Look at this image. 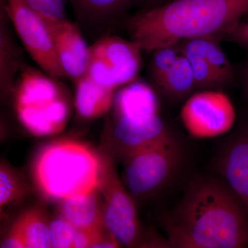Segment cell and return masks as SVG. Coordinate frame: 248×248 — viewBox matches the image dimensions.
<instances>
[{"instance_id":"1","label":"cell","mask_w":248,"mask_h":248,"mask_svg":"<svg viewBox=\"0 0 248 248\" xmlns=\"http://www.w3.org/2000/svg\"><path fill=\"white\" fill-rule=\"evenodd\" d=\"M171 248H248V211L219 176L195 177L161 217Z\"/></svg>"},{"instance_id":"2","label":"cell","mask_w":248,"mask_h":248,"mask_svg":"<svg viewBox=\"0 0 248 248\" xmlns=\"http://www.w3.org/2000/svg\"><path fill=\"white\" fill-rule=\"evenodd\" d=\"M248 12V0H174L130 18L131 40L153 52L181 41L213 36L222 40Z\"/></svg>"},{"instance_id":"3","label":"cell","mask_w":248,"mask_h":248,"mask_svg":"<svg viewBox=\"0 0 248 248\" xmlns=\"http://www.w3.org/2000/svg\"><path fill=\"white\" fill-rule=\"evenodd\" d=\"M104 166L89 146L62 140L39 153L34 163L33 177L46 198L63 201L99 190Z\"/></svg>"},{"instance_id":"4","label":"cell","mask_w":248,"mask_h":248,"mask_svg":"<svg viewBox=\"0 0 248 248\" xmlns=\"http://www.w3.org/2000/svg\"><path fill=\"white\" fill-rule=\"evenodd\" d=\"M184 154L180 141L170 132L124 156L125 180L131 195L141 198L166 187L180 169Z\"/></svg>"},{"instance_id":"5","label":"cell","mask_w":248,"mask_h":248,"mask_svg":"<svg viewBox=\"0 0 248 248\" xmlns=\"http://www.w3.org/2000/svg\"><path fill=\"white\" fill-rule=\"evenodd\" d=\"M141 50L133 40L104 36L89 47L85 76L106 87L118 89L136 79L141 68Z\"/></svg>"},{"instance_id":"6","label":"cell","mask_w":248,"mask_h":248,"mask_svg":"<svg viewBox=\"0 0 248 248\" xmlns=\"http://www.w3.org/2000/svg\"><path fill=\"white\" fill-rule=\"evenodd\" d=\"M1 8L28 53L44 73L56 79L66 77L42 16L22 0H1Z\"/></svg>"},{"instance_id":"7","label":"cell","mask_w":248,"mask_h":248,"mask_svg":"<svg viewBox=\"0 0 248 248\" xmlns=\"http://www.w3.org/2000/svg\"><path fill=\"white\" fill-rule=\"evenodd\" d=\"M99 189L104 196L103 213L108 231L124 246H140L143 234L136 205L110 165L104 164Z\"/></svg>"},{"instance_id":"8","label":"cell","mask_w":248,"mask_h":248,"mask_svg":"<svg viewBox=\"0 0 248 248\" xmlns=\"http://www.w3.org/2000/svg\"><path fill=\"white\" fill-rule=\"evenodd\" d=\"M183 124L195 138H213L224 135L234 125L236 113L225 93L207 90L192 94L181 112Z\"/></svg>"},{"instance_id":"9","label":"cell","mask_w":248,"mask_h":248,"mask_svg":"<svg viewBox=\"0 0 248 248\" xmlns=\"http://www.w3.org/2000/svg\"><path fill=\"white\" fill-rule=\"evenodd\" d=\"M54 79L56 78L24 65L14 92L17 114L42 115L64 107L68 102Z\"/></svg>"},{"instance_id":"10","label":"cell","mask_w":248,"mask_h":248,"mask_svg":"<svg viewBox=\"0 0 248 248\" xmlns=\"http://www.w3.org/2000/svg\"><path fill=\"white\" fill-rule=\"evenodd\" d=\"M213 168L248 211V124L225 140L213 159Z\"/></svg>"},{"instance_id":"11","label":"cell","mask_w":248,"mask_h":248,"mask_svg":"<svg viewBox=\"0 0 248 248\" xmlns=\"http://www.w3.org/2000/svg\"><path fill=\"white\" fill-rule=\"evenodd\" d=\"M40 15L48 28L65 74L76 82L86 75L90 46L86 45L78 26L67 18H53Z\"/></svg>"},{"instance_id":"12","label":"cell","mask_w":248,"mask_h":248,"mask_svg":"<svg viewBox=\"0 0 248 248\" xmlns=\"http://www.w3.org/2000/svg\"><path fill=\"white\" fill-rule=\"evenodd\" d=\"M113 104L117 118L140 121L158 115L159 103L154 91L136 79L122 86L115 94Z\"/></svg>"},{"instance_id":"13","label":"cell","mask_w":248,"mask_h":248,"mask_svg":"<svg viewBox=\"0 0 248 248\" xmlns=\"http://www.w3.org/2000/svg\"><path fill=\"white\" fill-rule=\"evenodd\" d=\"M170 133L159 115L144 120L116 118L113 136L124 156L135 150L157 141Z\"/></svg>"},{"instance_id":"14","label":"cell","mask_w":248,"mask_h":248,"mask_svg":"<svg viewBox=\"0 0 248 248\" xmlns=\"http://www.w3.org/2000/svg\"><path fill=\"white\" fill-rule=\"evenodd\" d=\"M99 190L62 201L60 216L79 231L104 229L103 208L97 194Z\"/></svg>"},{"instance_id":"15","label":"cell","mask_w":248,"mask_h":248,"mask_svg":"<svg viewBox=\"0 0 248 248\" xmlns=\"http://www.w3.org/2000/svg\"><path fill=\"white\" fill-rule=\"evenodd\" d=\"M76 83V107L81 118L96 120L108 112L113 105L116 89L97 84L86 76Z\"/></svg>"},{"instance_id":"16","label":"cell","mask_w":248,"mask_h":248,"mask_svg":"<svg viewBox=\"0 0 248 248\" xmlns=\"http://www.w3.org/2000/svg\"><path fill=\"white\" fill-rule=\"evenodd\" d=\"M8 16L1 8L0 22V86L4 94L14 93L23 66L22 51L7 25Z\"/></svg>"},{"instance_id":"17","label":"cell","mask_w":248,"mask_h":248,"mask_svg":"<svg viewBox=\"0 0 248 248\" xmlns=\"http://www.w3.org/2000/svg\"><path fill=\"white\" fill-rule=\"evenodd\" d=\"M219 40L213 36H205L183 41L181 51L186 56L202 57L228 84L233 79L232 67L218 43Z\"/></svg>"},{"instance_id":"18","label":"cell","mask_w":248,"mask_h":248,"mask_svg":"<svg viewBox=\"0 0 248 248\" xmlns=\"http://www.w3.org/2000/svg\"><path fill=\"white\" fill-rule=\"evenodd\" d=\"M79 20L103 25L118 17L131 0H69Z\"/></svg>"},{"instance_id":"19","label":"cell","mask_w":248,"mask_h":248,"mask_svg":"<svg viewBox=\"0 0 248 248\" xmlns=\"http://www.w3.org/2000/svg\"><path fill=\"white\" fill-rule=\"evenodd\" d=\"M157 86L166 95L174 100L190 95L197 89L188 59L181 54Z\"/></svg>"},{"instance_id":"20","label":"cell","mask_w":248,"mask_h":248,"mask_svg":"<svg viewBox=\"0 0 248 248\" xmlns=\"http://www.w3.org/2000/svg\"><path fill=\"white\" fill-rule=\"evenodd\" d=\"M14 224L22 234L26 248H51L50 223L41 210L32 209L26 212Z\"/></svg>"},{"instance_id":"21","label":"cell","mask_w":248,"mask_h":248,"mask_svg":"<svg viewBox=\"0 0 248 248\" xmlns=\"http://www.w3.org/2000/svg\"><path fill=\"white\" fill-rule=\"evenodd\" d=\"M25 186L7 165L1 163L0 168V206L1 209L24 197Z\"/></svg>"},{"instance_id":"22","label":"cell","mask_w":248,"mask_h":248,"mask_svg":"<svg viewBox=\"0 0 248 248\" xmlns=\"http://www.w3.org/2000/svg\"><path fill=\"white\" fill-rule=\"evenodd\" d=\"M186 57L190 62L195 78L196 89L203 91L215 90L226 85L215 70L202 57Z\"/></svg>"},{"instance_id":"23","label":"cell","mask_w":248,"mask_h":248,"mask_svg":"<svg viewBox=\"0 0 248 248\" xmlns=\"http://www.w3.org/2000/svg\"><path fill=\"white\" fill-rule=\"evenodd\" d=\"M182 54L179 43L166 46L153 51L151 71L155 84H159Z\"/></svg>"},{"instance_id":"24","label":"cell","mask_w":248,"mask_h":248,"mask_svg":"<svg viewBox=\"0 0 248 248\" xmlns=\"http://www.w3.org/2000/svg\"><path fill=\"white\" fill-rule=\"evenodd\" d=\"M77 229L71 223L60 216L50 223L51 248H74Z\"/></svg>"},{"instance_id":"25","label":"cell","mask_w":248,"mask_h":248,"mask_svg":"<svg viewBox=\"0 0 248 248\" xmlns=\"http://www.w3.org/2000/svg\"><path fill=\"white\" fill-rule=\"evenodd\" d=\"M39 14L53 18H66V0H22Z\"/></svg>"},{"instance_id":"26","label":"cell","mask_w":248,"mask_h":248,"mask_svg":"<svg viewBox=\"0 0 248 248\" xmlns=\"http://www.w3.org/2000/svg\"><path fill=\"white\" fill-rule=\"evenodd\" d=\"M223 39L236 44L248 50V19L240 21L237 25Z\"/></svg>"},{"instance_id":"27","label":"cell","mask_w":248,"mask_h":248,"mask_svg":"<svg viewBox=\"0 0 248 248\" xmlns=\"http://www.w3.org/2000/svg\"><path fill=\"white\" fill-rule=\"evenodd\" d=\"M1 248H26L25 241H24L22 234H21L20 231L16 225L14 224L6 239L1 243Z\"/></svg>"},{"instance_id":"28","label":"cell","mask_w":248,"mask_h":248,"mask_svg":"<svg viewBox=\"0 0 248 248\" xmlns=\"http://www.w3.org/2000/svg\"><path fill=\"white\" fill-rule=\"evenodd\" d=\"M244 79L245 86H246V92H247L248 96V64L247 67H246V69H245Z\"/></svg>"},{"instance_id":"29","label":"cell","mask_w":248,"mask_h":248,"mask_svg":"<svg viewBox=\"0 0 248 248\" xmlns=\"http://www.w3.org/2000/svg\"><path fill=\"white\" fill-rule=\"evenodd\" d=\"M151 1L154 3L161 2V1H164V0H151Z\"/></svg>"}]
</instances>
